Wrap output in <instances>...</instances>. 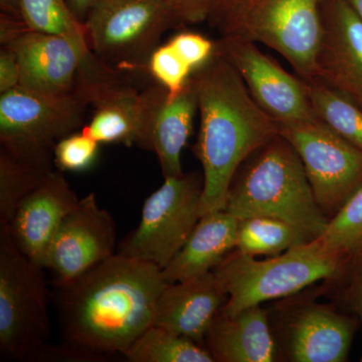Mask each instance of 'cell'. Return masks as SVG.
I'll list each match as a JSON object with an SVG mask.
<instances>
[{"instance_id":"cell-1","label":"cell","mask_w":362,"mask_h":362,"mask_svg":"<svg viewBox=\"0 0 362 362\" xmlns=\"http://www.w3.org/2000/svg\"><path fill=\"white\" fill-rule=\"evenodd\" d=\"M166 285L158 267L119 252L93 267L58 287L59 327L66 344L88 358L124 356L153 325Z\"/></svg>"},{"instance_id":"cell-2","label":"cell","mask_w":362,"mask_h":362,"mask_svg":"<svg viewBox=\"0 0 362 362\" xmlns=\"http://www.w3.org/2000/svg\"><path fill=\"white\" fill-rule=\"evenodd\" d=\"M201 127L194 146L204 175L201 214L223 211L228 188L242 164L280 134L275 119L252 97L232 64L214 52L194 71Z\"/></svg>"},{"instance_id":"cell-3","label":"cell","mask_w":362,"mask_h":362,"mask_svg":"<svg viewBox=\"0 0 362 362\" xmlns=\"http://www.w3.org/2000/svg\"><path fill=\"white\" fill-rule=\"evenodd\" d=\"M223 211L239 221L255 216L280 218L311 240L322 237L329 223L317 204L301 158L280 134L242 164Z\"/></svg>"},{"instance_id":"cell-4","label":"cell","mask_w":362,"mask_h":362,"mask_svg":"<svg viewBox=\"0 0 362 362\" xmlns=\"http://www.w3.org/2000/svg\"><path fill=\"white\" fill-rule=\"evenodd\" d=\"M350 266L319 239L265 259L233 250L214 270L228 294L221 311L237 313L252 305L294 296L318 281L339 280Z\"/></svg>"},{"instance_id":"cell-5","label":"cell","mask_w":362,"mask_h":362,"mask_svg":"<svg viewBox=\"0 0 362 362\" xmlns=\"http://www.w3.org/2000/svg\"><path fill=\"white\" fill-rule=\"evenodd\" d=\"M323 0H245L220 18L223 35L261 42L289 62L302 80H316Z\"/></svg>"},{"instance_id":"cell-6","label":"cell","mask_w":362,"mask_h":362,"mask_svg":"<svg viewBox=\"0 0 362 362\" xmlns=\"http://www.w3.org/2000/svg\"><path fill=\"white\" fill-rule=\"evenodd\" d=\"M45 268L0 225V352L11 361L37 358L51 337Z\"/></svg>"},{"instance_id":"cell-7","label":"cell","mask_w":362,"mask_h":362,"mask_svg":"<svg viewBox=\"0 0 362 362\" xmlns=\"http://www.w3.org/2000/svg\"><path fill=\"white\" fill-rule=\"evenodd\" d=\"M177 20L164 0H95L84 21L93 54L117 70L146 69L162 35Z\"/></svg>"},{"instance_id":"cell-8","label":"cell","mask_w":362,"mask_h":362,"mask_svg":"<svg viewBox=\"0 0 362 362\" xmlns=\"http://www.w3.org/2000/svg\"><path fill=\"white\" fill-rule=\"evenodd\" d=\"M88 106L77 90L51 95L18 86L4 93L0 96L1 148L52 166L54 146L80 127Z\"/></svg>"},{"instance_id":"cell-9","label":"cell","mask_w":362,"mask_h":362,"mask_svg":"<svg viewBox=\"0 0 362 362\" xmlns=\"http://www.w3.org/2000/svg\"><path fill=\"white\" fill-rule=\"evenodd\" d=\"M143 204L141 220L121 243L119 254L153 264L161 271L182 249L202 218L204 175L165 176Z\"/></svg>"},{"instance_id":"cell-10","label":"cell","mask_w":362,"mask_h":362,"mask_svg":"<svg viewBox=\"0 0 362 362\" xmlns=\"http://www.w3.org/2000/svg\"><path fill=\"white\" fill-rule=\"evenodd\" d=\"M279 127L301 158L317 204L330 221L362 187V150L317 119Z\"/></svg>"},{"instance_id":"cell-11","label":"cell","mask_w":362,"mask_h":362,"mask_svg":"<svg viewBox=\"0 0 362 362\" xmlns=\"http://www.w3.org/2000/svg\"><path fill=\"white\" fill-rule=\"evenodd\" d=\"M287 298L278 306L277 326L272 327L281 358L294 362L347 361L358 325L356 317L333 304L309 298Z\"/></svg>"},{"instance_id":"cell-12","label":"cell","mask_w":362,"mask_h":362,"mask_svg":"<svg viewBox=\"0 0 362 362\" xmlns=\"http://www.w3.org/2000/svg\"><path fill=\"white\" fill-rule=\"evenodd\" d=\"M116 240L115 221L90 192L62 221L42 267L52 272L56 287H61L117 254Z\"/></svg>"},{"instance_id":"cell-13","label":"cell","mask_w":362,"mask_h":362,"mask_svg":"<svg viewBox=\"0 0 362 362\" xmlns=\"http://www.w3.org/2000/svg\"><path fill=\"white\" fill-rule=\"evenodd\" d=\"M216 52L232 64L259 106L279 124L316 119L306 82L285 71L255 42L223 35Z\"/></svg>"},{"instance_id":"cell-14","label":"cell","mask_w":362,"mask_h":362,"mask_svg":"<svg viewBox=\"0 0 362 362\" xmlns=\"http://www.w3.org/2000/svg\"><path fill=\"white\" fill-rule=\"evenodd\" d=\"M2 45L18 58L20 86L51 95L75 92L81 66L92 52L88 44L28 28Z\"/></svg>"},{"instance_id":"cell-15","label":"cell","mask_w":362,"mask_h":362,"mask_svg":"<svg viewBox=\"0 0 362 362\" xmlns=\"http://www.w3.org/2000/svg\"><path fill=\"white\" fill-rule=\"evenodd\" d=\"M316 80L362 109V21L347 0H323Z\"/></svg>"},{"instance_id":"cell-16","label":"cell","mask_w":362,"mask_h":362,"mask_svg":"<svg viewBox=\"0 0 362 362\" xmlns=\"http://www.w3.org/2000/svg\"><path fill=\"white\" fill-rule=\"evenodd\" d=\"M78 201L61 170H52L21 201L6 225L16 246L42 266L54 233Z\"/></svg>"},{"instance_id":"cell-17","label":"cell","mask_w":362,"mask_h":362,"mask_svg":"<svg viewBox=\"0 0 362 362\" xmlns=\"http://www.w3.org/2000/svg\"><path fill=\"white\" fill-rule=\"evenodd\" d=\"M228 299L225 286L214 271L168 284L159 295L153 325L204 346L209 326Z\"/></svg>"},{"instance_id":"cell-18","label":"cell","mask_w":362,"mask_h":362,"mask_svg":"<svg viewBox=\"0 0 362 362\" xmlns=\"http://www.w3.org/2000/svg\"><path fill=\"white\" fill-rule=\"evenodd\" d=\"M204 347L214 362H273L281 358L268 312L259 304L233 314L220 310L207 331Z\"/></svg>"},{"instance_id":"cell-19","label":"cell","mask_w":362,"mask_h":362,"mask_svg":"<svg viewBox=\"0 0 362 362\" xmlns=\"http://www.w3.org/2000/svg\"><path fill=\"white\" fill-rule=\"evenodd\" d=\"M199 111L192 82L175 96L160 85L151 86L148 120V150L154 152L165 176L183 175L181 156L192 134Z\"/></svg>"},{"instance_id":"cell-20","label":"cell","mask_w":362,"mask_h":362,"mask_svg":"<svg viewBox=\"0 0 362 362\" xmlns=\"http://www.w3.org/2000/svg\"><path fill=\"white\" fill-rule=\"evenodd\" d=\"M239 220L226 211L204 214L182 249L162 270L168 284L199 277L214 270L235 250Z\"/></svg>"},{"instance_id":"cell-21","label":"cell","mask_w":362,"mask_h":362,"mask_svg":"<svg viewBox=\"0 0 362 362\" xmlns=\"http://www.w3.org/2000/svg\"><path fill=\"white\" fill-rule=\"evenodd\" d=\"M312 242L301 230L280 218L255 216L238 225L235 250L249 256H276Z\"/></svg>"},{"instance_id":"cell-22","label":"cell","mask_w":362,"mask_h":362,"mask_svg":"<svg viewBox=\"0 0 362 362\" xmlns=\"http://www.w3.org/2000/svg\"><path fill=\"white\" fill-rule=\"evenodd\" d=\"M131 362H214L206 347L152 325L124 354Z\"/></svg>"},{"instance_id":"cell-23","label":"cell","mask_w":362,"mask_h":362,"mask_svg":"<svg viewBox=\"0 0 362 362\" xmlns=\"http://www.w3.org/2000/svg\"><path fill=\"white\" fill-rule=\"evenodd\" d=\"M306 87L317 120L362 150L361 107L319 81H309Z\"/></svg>"},{"instance_id":"cell-24","label":"cell","mask_w":362,"mask_h":362,"mask_svg":"<svg viewBox=\"0 0 362 362\" xmlns=\"http://www.w3.org/2000/svg\"><path fill=\"white\" fill-rule=\"evenodd\" d=\"M52 166L0 149V225H6L21 201L51 173Z\"/></svg>"},{"instance_id":"cell-25","label":"cell","mask_w":362,"mask_h":362,"mask_svg":"<svg viewBox=\"0 0 362 362\" xmlns=\"http://www.w3.org/2000/svg\"><path fill=\"white\" fill-rule=\"evenodd\" d=\"M18 4L21 20L30 30L88 44L84 23L78 20L68 0H18Z\"/></svg>"},{"instance_id":"cell-26","label":"cell","mask_w":362,"mask_h":362,"mask_svg":"<svg viewBox=\"0 0 362 362\" xmlns=\"http://www.w3.org/2000/svg\"><path fill=\"white\" fill-rule=\"evenodd\" d=\"M319 240L349 263L362 257V187L331 218Z\"/></svg>"},{"instance_id":"cell-27","label":"cell","mask_w":362,"mask_h":362,"mask_svg":"<svg viewBox=\"0 0 362 362\" xmlns=\"http://www.w3.org/2000/svg\"><path fill=\"white\" fill-rule=\"evenodd\" d=\"M146 70L158 85L168 90L169 96H175L185 89L194 73L169 42L152 52Z\"/></svg>"},{"instance_id":"cell-28","label":"cell","mask_w":362,"mask_h":362,"mask_svg":"<svg viewBox=\"0 0 362 362\" xmlns=\"http://www.w3.org/2000/svg\"><path fill=\"white\" fill-rule=\"evenodd\" d=\"M100 143L84 131L71 133L57 143L54 163L59 170L80 173L89 169L96 161Z\"/></svg>"},{"instance_id":"cell-29","label":"cell","mask_w":362,"mask_h":362,"mask_svg":"<svg viewBox=\"0 0 362 362\" xmlns=\"http://www.w3.org/2000/svg\"><path fill=\"white\" fill-rule=\"evenodd\" d=\"M169 44L195 71L206 66L216 52V42L199 33L183 32L175 35Z\"/></svg>"},{"instance_id":"cell-30","label":"cell","mask_w":362,"mask_h":362,"mask_svg":"<svg viewBox=\"0 0 362 362\" xmlns=\"http://www.w3.org/2000/svg\"><path fill=\"white\" fill-rule=\"evenodd\" d=\"M339 280L345 284L341 294L343 303L362 324V257L351 264L349 272Z\"/></svg>"},{"instance_id":"cell-31","label":"cell","mask_w":362,"mask_h":362,"mask_svg":"<svg viewBox=\"0 0 362 362\" xmlns=\"http://www.w3.org/2000/svg\"><path fill=\"white\" fill-rule=\"evenodd\" d=\"M173 9L178 21L199 23L211 16L216 0H164Z\"/></svg>"},{"instance_id":"cell-32","label":"cell","mask_w":362,"mask_h":362,"mask_svg":"<svg viewBox=\"0 0 362 362\" xmlns=\"http://www.w3.org/2000/svg\"><path fill=\"white\" fill-rule=\"evenodd\" d=\"M21 70L18 58L13 49L4 45L0 52V94L18 87Z\"/></svg>"},{"instance_id":"cell-33","label":"cell","mask_w":362,"mask_h":362,"mask_svg":"<svg viewBox=\"0 0 362 362\" xmlns=\"http://www.w3.org/2000/svg\"><path fill=\"white\" fill-rule=\"evenodd\" d=\"M68 2L78 20L84 23L95 0H68Z\"/></svg>"},{"instance_id":"cell-34","label":"cell","mask_w":362,"mask_h":362,"mask_svg":"<svg viewBox=\"0 0 362 362\" xmlns=\"http://www.w3.org/2000/svg\"><path fill=\"white\" fill-rule=\"evenodd\" d=\"M244 1L245 0H216L211 16H214V14L218 16H223V13H228L230 9L240 6Z\"/></svg>"},{"instance_id":"cell-35","label":"cell","mask_w":362,"mask_h":362,"mask_svg":"<svg viewBox=\"0 0 362 362\" xmlns=\"http://www.w3.org/2000/svg\"><path fill=\"white\" fill-rule=\"evenodd\" d=\"M347 1H349L350 6H352V8L354 9L357 16H358L362 21V0H347Z\"/></svg>"}]
</instances>
